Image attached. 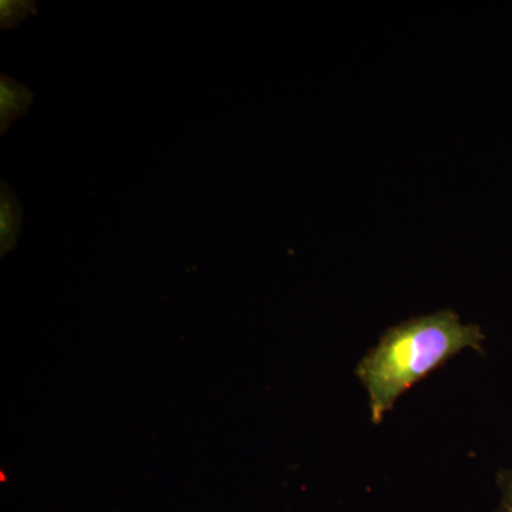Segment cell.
I'll list each match as a JSON object with an SVG mask.
<instances>
[{
	"mask_svg": "<svg viewBox=\"0 0 512 512\" xmlns=\"http://www.w3.org/2000/svg\"><path fill=\"white\" fill-rule=\"evenodd\" d=\"M35 13V2H5L0 3V16H2V28L9 29L18 25L23 19L28 18L29 13Z\"/></svg>",
	"mask_w": 512,
	"mask_h": 512,
	"instance_id": "cell-4",
	"label": "cell"
},
{
	"mask_svg": "<svg viewBox=\"0 0 512 512\" xmlns=\"http://www.w3.org/2000/svg\"><path fill=\"white\" fill-rule=\"evenodd\" d=\"M32 92L12 77H0V133H5L10 124L28 111L32 103Z\"/></svg>",
	"mask_w": 512,
	"mask_h": 512,
	"instance_id": "cell-2",
	"label": "cell"
},
{
	"mask_svg": "<svg viewBox=\"0 0 512 512\" xmlns=\"http://www.w3.org/2000/svg\"><path fill=\"white\" fill-rule=\"evenodd\" d=\"M22 229V207L15 192L2 181L0 194V245L2 254L16 247Z\"/></svg>",
	"mask_w": 512,
	"mask_h": 512,
	"instance_id": "cell-3",
	"label": "cell"
},
{
	"mask_svg": "<svg viewBox=\"0 0 512 512\" xmlns=\"http://www.w3.org/2000/svg\"><path fill=\"white\" fill-rule=\"evenodd\" d=\"M497 480L503 491V500L495 512H512V471H500Z\"/></svg>",
	"mask_w": 512,
	"mask_h": 512,
	"instance_id": "cell-5",
	"label": "cell"
},
{
	"mask_svg": "<svg viewBox=\"0 0 512 512\" xmlns=\"http://www.w3.org/2000/svg\"><path fill=\"white\" fill-rule=\"evenodd\" d=\"M484 339L480 326L464 325L450 309L387 329L355 370L369 394L373 424L382 423L400 396L451 357L466 349L483 353Z\"/></svg>",
	"mask_w": 512,
	"mask_h": 512,
	"instance_id": "cell-1",
	"label": "cell"
}]
</instances>
